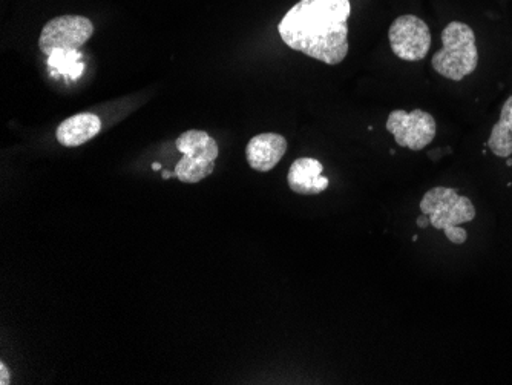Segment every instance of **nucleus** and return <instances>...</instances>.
Returning <instances> with one entry per match:
<instances>
[{
    "mask_svg": "<svg viewBox=\"0 0 512 385\" xmlns=\"http://www.w3.org/2000/svg\"><path fill=\"white\" fill-rule=\"evenodd\" d=\"M442 43L431 60L434 71L445 79L460 82L474 73L479 63L476 34L463 22H451L442 31Z\"/></svg>",
    "mask_w": 512,
    "mask_h": 385,
    "instance_id": "nucleus-3",
    "label": "nucleus"
},
{
    "mask_svg": "<svg viewBox=\"0 0 512 385\" xmlns=\"http://www.w3.org/2000/svg\"><path fill=\"white\" fill-rule=\"evenodd\" d=\"M416 223L417 228L427 229L428 226H430V217H428V215L421 214L417 217Z\"/></svg>",
    "mask_w": 512,
    "mask_h": 385,
    "instance_id": "nucleus-13",
    "label": "nucleus"
},
{
    "mask_svg": "<svg viewBox=\"0 0 512 385\" xmlns=\"http://www.w3.org/2000/svg\"><path fill=\"white\" fill-rule=\"evenodd\" d=\"M387 131L394 135V140L401 148L422 151L436 137L437 125L434 117L422 109L411 112L396 109L388 116Z\"/></svg>",
    "mask_w": 512,
    "mask_h": 385,
    "instance_id": "nucleus-7",
    "label": "nucleus"
},
{
    "mask_svg": "<svg viewBox=\"0 0 512 385\" xmlns=\"http://www.w3.org/2000/svg\"><path fill=\"white\" fill-rule=\"evenodd\" d=\"M94 34V25L88 17L60 16L50 20L40 34V51L46 56L68 53L82 48Z\"/></svg>",
    "mask_w": 512,
    "mask_h": 385,
    "instance_id": "nucleus-5",
    "label": "nucleus"
},
{
    "mask_svg": "<svg viewBox=\"0 0 512 385\" xmlns=\"http://www.w3.org/2000/svg\"><path fill=\"white\" fill-rule=\"evenodd\" d=\"M422 214L430 217V224L437 231H444L448 240L463 244L468 240V232L460 228L476 218V208L470 198L460 197L456 189H430L421 201Z\"/></svg>",
    "mask_w": 512,
    "mask_h": 385,
    "instance_id": "nucleus-2",
    "label": "nucleus"
},
{
    "mask_svg": "<svg viewBox=\"0 0 512 385\" xmlns=\"http://www.w3.org/2000/svg\"><path fill=\"white\" fill-rule=\"evenodd\" d=\"M488 148L500 158H508L512 155V96L503 105L499 122L491 131Z\"/></svg>",
    "mask_w": 512,
    "mask_h": 385,
    "instance_id": "nucleus-11",
    "label": "nucleus"
},
{
    "mask_svg": "<svg viewBox=\"0 0 512 385\" xmlns=\"http://www.w3.org/2000/svg\"><path fill=\"white\" fill-rule=\"evenodd\" d=\"M152 169H154V171H160V169H161L160 163H154V165H152Z\"/></svg>",
    "mask_w": 512,
    "mask_h": 385,
    "instance_id": "nucleus-14",
    "label": "nucleus"
},
{
    "mask_svg": "<svg viewBox=\"0 0 512 385\" xmlns=\"http://www.w3.org/2000/svg\"><path fill=\"white\" fill-rule=\"evenodd\" d=\"M161 177L165 178V180H166V178H171L172 174H171V172L165 171V172H163V175H161Z\"/></svg>",
    "mask_w": 512,
    "mask_h": 385,
    "instance_id": "nucleus-15",
    "label": "nucleus"
},
{
    "mask_svg": "<svg viewBox=\"0 0 512 385\" xmlns=\"http://www.w3.org/2000/svg\"><path fill=\"white\" fill-rule=\"evenodd\" d=\"M350 0H299L279 22L287 47L327 65H338L348 54Z\"/></svg>",
    "mask_w": 512,
    "mask_h": 385,
    "instance_id": "nucleus-1",
    "label": "nucleus"
},
{
    "mask_svg": "<svg viewBox=\"0 0 512 385\" xmlns=\"http://www.w3.org/2000/svg\"><path fill=\"white\" fill-rule=\"evenodd\" d=\"M287 140L283 135L266 132L258 134L247 143L246 157L250 168L258 172H269L283 160L287 152Z\"/></svg>",
    "mask_w": 512,
    "mask_h": 385,
    "instance_id": "nucleus-8",
    "label": "nucleus"
},
{
    "mask_svg": "<svg viewBox=\"0 0 512 385\" xmlns=\"http://www.w3.org/2000/svg\"><path fill=\"white\" fill-rule=\"evenodd\" d=\"M102 131V122L96 114L82 112L69 117L57 128V140L65 148H77L94 139Z\"/></svg>",
    "mask_w": 512,
    "mask_h": 385,
    "instance_id": "nucleus-10",
    "label": "nucleus"
},
{
    "mask_svg": "<svg viewBox=\"0 0 512 385\" xmlns=\"http://www.w3.org/2000/svg\"><path fill=\"white\" fill-rule=\"evenodd\" d=\"M175 146L183 154V158L175 166L174 175L178 180L194 185L214 172L220 149L207 132H183Z\"/></svg>",
    "mask_w": 512,
    "mask_h": 385,
    "instance_id": "nucleus-4",
    "label": "nucleus"
},
{
    "mask_svg": "<svg viewBox=\"0 0 512 385\" xmlns=\"http://www.w3.org/2000/svg\"><path fill=\"white\" fill-rule=\"evenodd\" d=\"M11 376L10 372H8L7 367H5L4 362L0 364V384L2 385H8L10 384Z\"/></svg>",
    "mask_w": 512,
    "mask_h": 385,
    "instance_id": "nucleus-12",
    "label": "nucleus"
},
{
    "mask_svg": "<svg viewBox=\"0 0 512 385\" xmlns=\"http://www.w3.org/2000/svg\"><path fill=\"white\" fill-rule=\"evenodd\" d=\"M391 51L405 62H421L431 48V33L424 20L413 14L398 17L388 30Z\"/></svg>",
    "mask_w": 512,
    "mask_h": 385,
    "instance_id": "nucleus-6",
    "label": "nucleus"
},
{
    "mask_svg": "<svg viewBox=\"0 0 512 385\" xmlns=\"http://www.w3.org/2000/svg\"><path fill=\"white\" fill-rule=\"evenodd\" d=\"M321 163L316 158H298L290 166L287 181L290 189L299 195H318L329 188V178L322 175Z\"/></svg>",
    "mask_w": 512,
    "mask_h": 385,
    "instance_id": "nucleus-9",
    "label": "nucleus"
}]
</instances>
